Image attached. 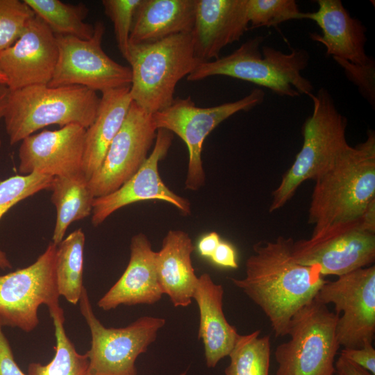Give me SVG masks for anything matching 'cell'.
<instances>
[{
	"label": "cell",
	"instance_id": "11",
	"mask_svg": "<svg viewBox=\"0 0 375 375\" xmlns=\"http://www.w3.org/2000/svg\"><path fill=\"white\" fill-rule=\"evenodd\" d=\"M94 25V34L88 40L56 35L58 56L48 85H81L101 93L130 86V67L115 62L106 53L101 47L105 26L101 21Z\"/></svg>",
	"mask_w": 375,
	"mask_h": 375
},
{
	"label": "cell",
	"instance_id": "27",
	"mask_svg": "<svg viewBox=\"0 0 375 375\" xmlns=\"http://www.w3.org/2000/svg\"><path fill=\"white\" fill-rule=\"evenodd\" d=\"M55 35L83 40L91 38L94 25L85 22L88 9L83 3L71 4L60 0H24Z\"/></svg>",
	"mask_w": 375,
	"mask_h": 375
},
{
	"label": "cell",
	"instance_id": "10",
	"mask_svg": "<svg viewBox=\"0 0 375 375\" xmlns=\"http://www.w3.org/2000/svg\"><path fill=\"white\" fill-rule=\"evenodd\" d=\"M57 245L50 242L31 265L0 275V324L26 333L39 324L38 308H61L56 279Z\"/></svg>",
	"mask_w": 375,
	"mask_h": 375
},
{
	"label": "cell",
	"instance_id": "24",
	"mask_svg": "<svg viewBox=\"0 0 375 375\" xmlns=\"http://www.w3.org/2000/svg\"><path fill=\"white\" fill-rule=\"evenodd\" d=\"M131 103L130 86L102 92L96 117L85 130L82 171L88 180L101 166Z\"/></svg>",
	"mask_w": 375,
	"mask_h": 375
},
{
	"label": "cell",
	"instance_id": "1",
	"mask_svg": "<svg viewBox=\"0 0 375 375\" xmlns=\"http://www.w3.org/2000/svg\"><path fill=\"white\" fill-rule=\"evenodd\" d=\"M294 240L278 237L260 241L246 261V276L231 278L269 319L276 337L288 334L291 319L315 299L326 281L318 266L298 263L292 256Z\"/></svg>",
	"mask_w": 375,
	"mask_h": 375
},
{
	"label": "cell",
	"instance_id": "9",
	"mask_svg": "<svg viewBox=\"0 0 375 375\" xmlns=\"http://www.w3.org/2000/svg\"><path fill=\"white\" fill-rule=\"evenodd\" d=\"M79 306L91 334L87 375H137L136 359L156 340L165 319L143 316L125 327L107 328L95 316L85 287Z\"/></svg>",
	"mask_w": 375,
	"mask_h": 375
},
{
	"label": "cell",
	"instance_id": "33",
	"mask_svg": "<svg viewBox=\"0 0 375 375\" xmlns=\"http://www.w3.org/2000/svg\"><path fill=\"white\" fill-rule=\"evenodd\" d=\"M142 0H103L106 15L110 19L118 49L126 60L129 39L136 10Z\"/></svg>",
	"mask_w": 375,
	"mask_h": 375
},
{
	"label": "cell",
	"instance_id": "15",
	"mask_svg": "<svg viewBox=\"0 0 375 375\" xmlns=\"http://www.w3.org/2000/svg\"><path fill=\"white\" fill-rule=\"evenodd\" d=\"M172 140V133L158 129L153 148L139 169L115 191L94 198L91 213L94 226L100 225L117 210L147 200L163 201L174 206L182 215H190V201L171 190L158 172L159 162L166 157Z\"/></svg>",
	"mask_w": 375,
	"mask_h": 375
},
{
	"label": "cell",
	"instance_id": "16",
	"mask_svg": "<svg viewBox=\"0 0 375 375\" xmlns=\"http://www.w3.org/2000/svg\"><path fill=\"white\" fill-rule=\"evenodd\" d=\"M56 35L35 15L19 39L0 54V69L10 90L34 85H48L57 63Z\"/></svg>",
	"mask_w": 375,
	"mask_h": 375
},
{
	"label": "cell",
	"instance_id": "17",
	"mask_svg": "<svg viewBox=\"0 0 375 375\" xmlns=\"http://www.w3.org/2000/svg\"><path fill=\"white\" fill-rule=\"evenodd\" d=\"M85 130L80 125L69 124L24 138L18 152L19 174L56 177L81 172Z\"/></svg>",
	"mask_w": 375,
	"mask_h": 375
},
{
	"label": "cell",
	"instance_id": "39",
	"mask_svg": "<svg viewBox=\"0 0 375 375\" xmlns=\"http://www.w3.org/2000/svg\"><path fill=\"white\" fill-rule=\"evenodd\" d=\"M220 242V237L217 232L213 231L205 235L198 243L200 255L210 258Z\"/></svg>",
	"mask_w": 375,
	"mask_h": 375
},
{
	"label": "cell",
	"instance_id": "4",
	"mask_svg": "<svg viewBox=\"0 0 375 375\" xmlns=\"http://www.w3.org/2000/svg\"><path fill=\"white\" fill-rule=\"evenodd\" d=\"M100 103L97 92L81 85H34L10 90L4 115L10 144L50 125L88 128Z\"/></svg>",
	"mask_w": 375,
	"mask_h": 375
},
{
	"label": "cell",
	"instance_id": "38",
	"mask_svg": "<svg viewBox=\"0 0 375 375\" xmlns=\"http://www.w3.org/2000/svg\"><path fill=\"white\" fill-rule=\"evenodd\" d=\"M334 375H374L340 354L335 363Z\"/></svg>",
	"mask_w": 375,
	"mask_h": 375
},
{
	"label": "cell",
	"instance_id": "35",
	"mask_svg": "<svg viewBox=\"0 0 375 375\" xmlns=\"http://www.w3.org/2000/svg\"><path fill=\"white\" fill-rule=\"evenodd\" d=\"M340 355L375 375V349L372 342L366 341L358 348H344Z\"/></svg>",
	"mask_w": 375,
	"mask_h": 375
},
{
	"label": "cell",
	"instance_id": "13",
	"mask_svg": "<svg viewBox=\"0 0 375 375\" xmlns=\"http://www.w3.org/2000/svg\"><path fill=\"white\" fill-rule=\"evenodd\" d=\"M315 300L333 303L337 337L344 348H358L372 342L375 334V266L370 265L326 281Z\"/></svg>",
	"mask_w": 375,
	"mask_h": 375
},
{
	"label": "cell",
	"instance_id": "42",
	"mask_svg": "<svg viewBox=\"0 0 375 375\" xmlns=\"http://www.w3.org/2000/svg\"><path fill=\"white\" fill-rule=\"evenodd\" d=\"M0 83L7 85L6 78L1 69H0Z\"/></svg>",
	"mask_w": 375,
	"mask_h": 375
},
{
	"label": "cell",
	"instance_id": "22",
	"mask_svg": "<svg viewBox=\"0 0 375 375\" xmlns=\"http://www.w3.org/2000/svg\"><path fill=\"white\" fill-rule=\"evenodd\" d=\"M194 250V246L188 233L169 230L162 240L160 250L156 251L160 285L175 307H186L192 302L199 278L192 263Z\"/></svg>",
	"mask_w": 375,
	"mask_h": 375
},
{
	"label": "cell",
	"instance_id": "41",
	"mask_svg": "<svg viewBox=\"0 0 375 375\" xmlns=\"http://www.w3.org/2000/svg\"><path fill=\"white\" fill-rule=\"evenodd\" d=\"M10 90L6 84L0 83V119L3 118L8 106Z\"/></svg>",
	"mask_w": 375,
	"mask_h": 375
},
{
	"label": "cell",
	"instance_id": "3",
	"mask_svg": "<svg viewBox=\"0 0 375 375\" xmlns=\"http://www.w3.org/2000/svg\"><path fill=\"white\" fill-rule=\"evenodd\" d=\"M264 39L256 36L226 56L200 63L186 77L188 81L225 76L267 88L281 97H310L312 84L302 76L310 60L308 51L293 48L284 53L269 46L260 47Z\"/></svg>",
	"mask_w": 375,
	"mask_h": 375
},
{
	"label": "cell",
	"instance_id": "6",
	"mask_svg": "<svg viewBox=\"0 0 375 375\" xmlns=\"http://www.w3.org/2000/svg\"><path fill=\"white\" fill-rule=\"evenodd\" d=\"M310 97L313 110L303 124L301 149L272 192L269 212L283 207L304 181L322 175L349 146L347 119L339 112L329 92L321 88Z\"/></svg>",
	"mask_w": 375,
	"mask_h": 375
},
{
	"label": "cell",
	"instance_id": "43",
	"mask_svg": "<svg viewBox=\"0 0 375 375\" xmlns=\"http://www.w3.org/2000/svg\"><path fill=\"white\" fill-rule=\"evenodd\" d=\"M179 375H186V372H182Z\"/></svg>",
	"mask_w": 375,
	"mask_h": 375
},
{
	"label": "cell",
	"instance_id": "2",
	"mask_svg": "<svg viewBox=\"0 0 375 375\" xmlns=\"http://www.w3.org/2000/svg\"><path fill=\"white\" fill-rule=\"evenodd\" d=\"M308 210L312 234L360 218L375 199V135L349 146L333 165L315 180Z\"/></svg>",
	"mask_w": 375,
	"mask_h": 375
},
{
	"label": "cell",
	"instance_id": "31",
	"mask_svg": "<svg viewBox=\"0 0 375 375\" xmlns=\"http://www.w3.org/2000/svg\"><path fill=\"white\" fill-rule=\"evenodd\" d=\"M303 17L294 0H248L249 29L276 26Z\"/></svg>",
	"mask_w": 375,
	"mask_h": 375
},
{
	"label": "cell",
	"instance_id": "25",
	"mask_svg": "<svg viewBox=\"0 0 375 375\" xmlns=\"http://www.w3.org/2000/svg\"><path fill=\"white\" fill-rule=\"evenodd\" d=\"M50 190L52 191L51 200L56 210L52 242L58 246L72 222L91 215L94 197L83 171L53 177Z\"/></svg>",
	"mask_w": 375,
	"mask_h": 375
},
{
	"label": "cell",
	"instance_id": "34",
	"mask_svg": "<svg viewBox=\"0 0 375 375\" xmlns=\"http://www.w3.org/2000/svg\"><path fill=\"white\" fill-rule=\"evenodd\" d=\"M342 67L346 77L358 87L360 94L374 108L375 62L373 58L365 64H355L340 58H333Z\"/></svg>",
	"mask_w": 375,
	"mask_h": 375
},
{
	"label": "cell",
	"instance_id": "29",
	"mask_svg": "<svg viewBox=\"0 0 375 375\" xmlns=\"http://www.w3.org/2000/svg\"><path fill=\"white\" fill-rule=\"evenodd\" d=\"M270 347L269 336L260 337V331L239 335L225 375H269Z\"/></svg>",
	"mask_w": 375,
	"mask_h": 375
},
{
	"label": "cell",
	"instance_id": "36",
	"mask_svg": "<svg viewBox=\"0 0 375 375\" xmlns=\"http://www.w3.org/2000/svg\"><path fill=\"white\" fill-rule=\"evenodd\" d=\"M0 375H27L17 364L10 343L0 324Z\"/></svg>",
	"mask_w": 375,
	"mask_h": 375
},
{
	"label": "cell",
	"instance_id": "8",
	"mask_svg": "<svg viewBox=\"0 0 375 375\" xmlns=\"http://www.w3.org/2000/svg\"><path fill=\"white\" fill-rule=\"evenodd\" d=\"M265 92L254 88L235 101L201 108L190 97L175 98L170 106L152 115L156 129H165L177 135L186 144L188 164L185 189L196 191L205 183L206 174L201 160L206 137L222 122L240 111H248L261 104Z\"/></svg>",
	"mask_w": 375,
	"mask_h": 375
},
{
	"label": "cell",
	"instance_id": "14",
	"mask_svg": "<svg viewBox=\"0 0 375 375\" xmlns=\"http://www.w3.org/2000/svg\"><path fill=\"white\" fill-rule=\"evenodd\" d=\"M156 133L152 115L132 101L101 166L89 179L94 198L115 191L139 169L149 156Z\"/></svg>",
	"mask_w": 375,
	"mask_h": 375
},
{
	"label": "cell",
	"instance_id": "18",
	"mask_svg": "<svg viewBox=\"0 0 375 375\" xmlns=\"http://www.w3.org/2000/svg\"><path fill=\"white\" fill-rule=\"evenodd\" d=\"M249 28L248 0H195L190 36L202 62L219 58L221 51L239 41Z\"/></svg>",
	"mask_w": 375,
	"mask_h": 375
},
{
	"label": "cell",
	"instance_id": "19",
	"mask_svg": "<svg viewBox=\"0 0 375 375\" xmlns=\"http://www.w3.org/2000/svg\"><path fill=\"white\" fill-rule=\"evenodd\" d=\"M156 251L148 238L142 233L133 235L130 244V258L122 275L99 300L103 310L119 306L153 304L163 294L156 267Z\"/></svg>",
	"mask_w": 375,
	"mask_h": 375
},
{
	"label": "cell",
	"instance_id": "37",
	"mask_svg": "<svg viewBox=\"0 0 375 375\" xmlns=\"http://www.w3.org/2000/svg\"><path fill=\"white\" fill-rule=\"evenodd\" d=\"M210 258L215 264L221 267L233 269L238 267L235 249L228 242L221 241Z\"/></svg>",
	"mask_w": 375,
	"mask_h": 375
},
{
	"label": "cell",
	"instance_id": "20",
	"mask_svg": "<svg viewBox=\"0 0 375 375\" xmlns=\"http://www.w3.org/2000/svg\"><path fill=\"white\" fill-rule=\"evenodd\" d=\"M315 12H304L303 19L315 22L322 35L311 33L310 38L322 43L326 56L355 64H365L370 58L365 52L366 27L352 17L340 0H317Z\"/></svg>",
	"mask_w": 375,
	"mask_h": 375
},
{
	"label": "cell",
	"instance_id": "32",
	"mask_svg": "<svg viewBox=\"0 0 375 375\" xmlns=\"http://www.w3.org/2000/svg\"><path fill=\"white\" fill-rule=\"evenodd\" d=\"M35 15L24 1L0 0V54L19 39Z\"/></svg>",
	"mask_w": 375,
	"mask_h": 375
},
{
	"label": "cell",
	"instance_id": "40",
	"mask_svg": "<svg viewBox=\"0 0 375 375\" xmlns=\"http://www.w3.org/2000/svg\"><path fill=\"white\" fill-rule=\"evenodd\" d=\"M360 220L366 228L375 232V199L369 203L360 217Z\"/></svg>",
	"mask_w": 375,
	"mask_h": 375
},
{
	"label": "cell",
	"instance_id": "26",
	"mask_svg": "<svg viewBox=\"0 0 375 375\" xmlns=\"http://www.w3.org/2000/svg\"><path fill=\"white\" fill-rule=\"evenodd\" d=\"M85 236L81 228L72 232L57 246L56 279L60 296L73 305L79 302L82 290Z\"/></svg>",
	"mask_w": 375,
	"mask_h": 375
},
{
	"label": "cell",
	"instance_id": "5",
	"mask_svg": "<svg viewBox=\"0 0 375 375\" xmlns=\"http://www.w3.org/2000/svg\"><path fill=\"white\" fill-rule=\"evenodd\" d=\"M126 60L131 71L132 101L151 115L172 104L178 83L202 62L194 54L190 33L130 44Z\"/></svg>",
	"mask_w": 375,
	"mask_h": 375
},
{
	"label": "cell",
	"instance_id": "7",
	"mask_svg": "<svg viewBox=\"0 0 375 375\" xmlns=\"http://www.w3.org/2000/svg\"><path fill=\"white\" fill-rule=\"evenodd\" d=\"M338 317L315 299L297 312L288 329L290 339L274 352L276 375H334Z\"/></svg>",
	"mask_w": 375,
	"mask_h": 375
},
{
	"label": "cell",
	"instance_id": "23",
	"mask_svg": "<svg viewBox=\"0 0 375 375\" xmlns=\"http://www.w3.org/2000/svg\"><path fill=\"white\" fill-rule=\"evenodd\" d=\"M194 15L195 0H142L135 15L129 43L149 44L190 33Z\"/></svg>",
	"mask_w": 375,
	"mask_h": 375
},
{
	"label": "cell",
	"instance_id": "28",
	"mask_svg": "<svg viewBox=\"0 0 375 375\" xmlns=\"http://www.w3.org/2000/svg\"><path fill=\"white\" fill-rule=\"evenodd\" d=\"M49 313L55 329V356L47 365L30 363L27 375H87L88 357L86 353H79L67 337L64 328L63 310L60 308Z\"/></svg>",
	"mask_w": 375,
	"mask_h": 375
},
{
	"label": "cell",
	"instance_id": "21",
	"mask_svg": "<svg viewBox=\"0 0 375 375\" xmlns=\"http://www.w3.org/2000/svg\"><path fill=\"white\" fill-rule=\"evenodd\" d=\"M223 296L222 285L214 283L208 274L199 276L192 299L199 310L198 338L203 343L206 363L210 368L228 356L240 335L225 317Z\"/></svg>",
	"mask_w": 375,
	"mask_h": 375
},
{
	"label": "cell",
	"instance_id": "12",
	"mask_svg": "<svg viewBox=\"0 0 375 375\" xmlns=\"http://www.w3.org/2000/svg\"><path fill=\"white\" fill-rule=\"evenodd\" d=\"M292 256L299 264L318 266L324 276H340L374 262L375 232L360 218L335 224L294 242Z\"/></svg>",
	"mask_w": 375,
	"mask_h": 375
},
{
	"label": "cell",
	"instance_id": "30",
	"mask_svg": "<svg viewBox=\"0 0 375 375\" xmlns=\"http://www.w3.org/2000/svg\"><path fill=\"white\" fill-rule=\"evenodd\" d=\"M53 177L33 173L15 175L0 181V219L19 201L43 190H50ZM6 253L0 249V269H12Z\"/></svg>",
	"mask_w": 375,
	"mask_h": 375
},
{
	"label": "cell",
	"instance_id": "44",
	"mask_svg": "<svg viewBox=\"0 0 375 375\" xmlns=\"http://www.w3.org/2000/svg\"><path fill=\"white\" fill-rule=\"evenodd\" d=\"M1 140L0 139V149H1Z\"/></svg>",
	"mask_w": 375,
	"mask_h": 375
}]
</instances>
